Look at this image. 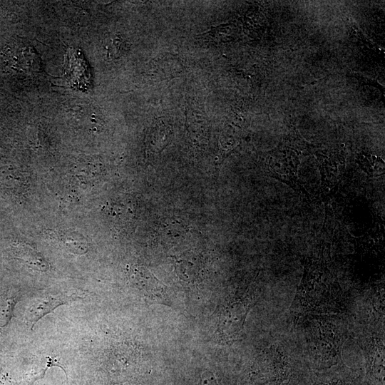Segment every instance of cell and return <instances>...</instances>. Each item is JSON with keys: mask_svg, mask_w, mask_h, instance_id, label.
<instances>
[{"mask_svg": "<svg viewBox=\"0 0 385 385\" xmlns=\"http://www.w3.org/2000/svg\"><path fill=\"white\" fill-rule=\"evenodd\" d=\"M73 294H41L36 297L31 302L27 309V320L31 323V327L46 314L55 308L72 300Z\"/></svg>", "mask_w": 385, "mask_h": 385, "instance_id": "1", "label": "cell"}, {"mask_svg": "<svg viewBox=\"0 0 385 385\" xmlns=\"http://www.w3.org/2000/svg\"><path fill=\"white\" fill-rule=\"evenodd\" d=\"M245 311L239 304L227 307L220 317V329L227 334L237 332L242 325Z\"/></svg>", "mask_w": 385, "mask_h": 385, "instance_id": "2", "label": "cell"}, {"mask_svg": "<svg viewBox=\"0 0 385 385\" xmlns=\"http://www.w3.org/2000/svg\"><path fill=\"white\" fill-rule=\"evenodd\" d=\"M16 301L17 294L0 295V327L6 326L10 321Z\"/></svg>", "mask_w": 385, "mask_h": 385, "instance_id": "3", "label": "cell"}, {"mask_svg": "<svg viewBox=\"0 0 385 385\" xmlns=\"http://www.w3.org/2000/svg\"><path fill=\"white\" fill-rule=\"evenodd\" d=\"M199 385H217V381L215 375L207 371L201 375Z\"/></svg>", "mask_w": 385, "mask_h": 385, "instance_id": "4", "label": "cell"}]
</instances>
